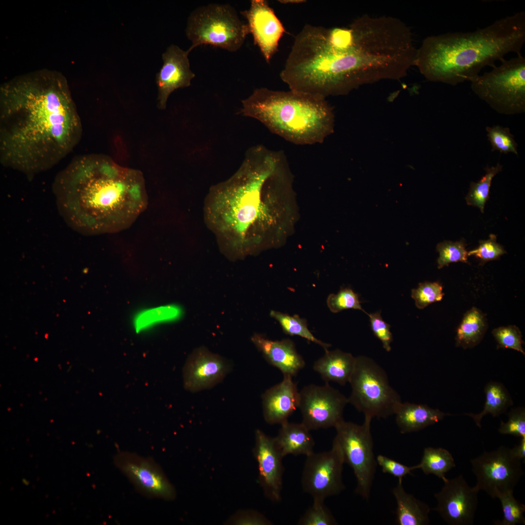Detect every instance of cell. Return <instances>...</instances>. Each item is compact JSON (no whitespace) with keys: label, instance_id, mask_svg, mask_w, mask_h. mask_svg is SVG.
Listing matches in <instances>:
<instances>
[{"label":"cell","instance_id":"26","mask_svg":"<svg viewBox=\"0 0 525 525\" xmlns=\"http://www.w3.org/2000/svg\"><path fill=\"white\" fill-rule=\"evenodd\" d=\"M485 402L482 411L478 414L465 413L471 417L475 424L481 427V420L484 416L490 414L497 417L505 412L512 404V401L504 385L497 382H490L484 388Z\"/></svg>","mask_w":525,"mask_h":525},{"label":"cell","instance_id":"13","mask_svg":"<svg viewBox=\"0 0 525 525\" xmlns=\"http://www.w3.org/2000/svg\"><path fill=\"white\" fill-rule=\"evenodd\" d=\"M115 464L141 494L153 498L171 500L175 489L160 466L150 457L122 452L115 457Z\"/></svg>","mask_w":525,"mask_h":525},{"label":"cell","instance_id":"31","mask_svg":"<svg viewBox=\"0 0 525 525\" xmlns=\"http://www.w3.org/2000/svg\"><path fill=\"white\" fill-rule=\"evenodd\" d=\"M513 492L508 491L499 494L497 497L501 502L503 518L501 521L494 522L497 525H515L525 524L524 513L525 506L515 499Z\"/></svg>","mask_w":525,"mask_h":525},{"label":"cell","instance_id":"19","mask_svg":"<svg viewBox=\"0 0 525 525\" xmlns=\"http://www.w3.org/2000/svg\"><path fill=\"white\" fill-rule=\"evenodd\" d=\"M299 391L292 377L283 375L282 381L267 390L262 396L264 418L270 424H280L298 407Z\"/></svg>","mask_w":525,"mask_h":525},{"label":"cell","instance_id":"20","mask_svg":"<svg viewBox=\"0 0 525 525\" xmlns=\"http://www.w3.org/2000/svg\"><path fill=\"white\" fill-rule=\"evenodd\" d=\"M251 340L266 361L283 375L295 376L305 366L303 358L290 339L272 340L256 333L252 336Z\"/></svg>","mask_w":525,"mask_h":525},{"label":"cell","instance_id":"17","mask_svg":"<svg viewBox=\"0 0 525 525\" xmlns=\"http://www.w3.org/2000/svg\"><path fill=\"white\" fill-rule=\"evenodd\" d=\"M189 53L172 44L162 54L163 64L156 78L158 108H166L168 99L175 90L190 86L195 74L190 69Z\"/></svg>","mask_w":525,"mask_h":525},{"label":"cell","instance_id":"35","mask_svg":"<svg viewBox=\"0 0 525 525\" xmlns=\"http://www.w3.org/2000/svg\"><path fill=\"white\" fill-rule=\"evenodd\" d=\"M361 303L358 295L350 288H342L337 294L329 295L327 299V306L333 313L352 309L361 310L368 314L363 309Z\"/></svg>","mask_w":525,"mask_h":525},{"label":"cell","instance_id":"11","mask_svg":"<svg viewBox=\"0 0 525 525\" xmlns=\"http://www.w3.org/2000/svg\"><path fill=\"white\" fill-rule=\"evenodd\" d=\"M344 463L341 448L335 439L330 450L306 456L301 476L303 490L313 500L323 501L340 493L345 489L342 479Z\"/></svg>","mask_w":525,"mask_h":525},{"label":"cell","instance_id":"33","mask_svg":"<svg viewBox=\"0 0 525 525\" xmlns=\"http://www.w3.org/2000/svg\"><path fill=\"white\" fill-rule=\"evenodd\" d=\"M486 130L492 151H498L505 154L512 153L518 155L517 144L508 128L495 125L487 126Z\"/></svg>","mask_w":525,"mask_h":525},{"label":"cell","instance_id":"15","mask_svg":"<svg viewBox=\"0 0 525 525\" xmlns=\"http://www.w3.org/2000/svg\"><path fill=\"white\" fill-rule=\"evenodd\" d=\"M241 13L247 20L255 44L269 63L285 32L283 25L266 0H251L249 9Z\"/></svg>","mask_w":525,"mask_h":525},{"label":"cell","instance_id":"3","mask_svg":"<svg viewBox=\"0 0 525 525\" xmlns=\"http://www.w3.org/2000/svg\"><path fill=\"white\" fill-rule=\"evenodd\" d=\"M285 156L282 151L252 146L237 171L210 188L205 205L206 220L229 252L240 256L247 253L254 231L269 220L264 202L266 182Z\"/></svg>","mask_w":525,"mask_h":525},{"label":"cell","instance_id":"29","mask_svg":"<svg viewBox=\"0 0 525 525\" xmlns=\"http://www.w3.org/2000/svg\"><path fill=\"white\" fill-rule=\"evenodd\" d=\"M270 316L278 321L284 333L293 336L298 335L321 346L325 351L331 346L316 338L309 330L306 320L295 315H290L280 312L272 310Z\"/></svg>","mask_w":525,"mask_h":525},{"label":"cell","instance_id":"23","mask_svg":"<svg viewBox=\"0 0 525 525\" xmlns=\"http://www.w3.org/2000/svg\"><path fill=\"white\" fill-rule=\"evenodd\" d=\"M281 425L275 438L276 446L284 457L288 455L308 456L314 452L315 440L306 426L287 421Z\"/></svg>","mask_w":525,"mask_h":525},{"label":"cell","instance_id":"18","mask_svg":"<svg viewBox=\"0 0 525 525\" xmlns=\"http://www.w3.org/2000/svg\"><path fill=\"white\" fill-rule=\"evenodd\" d=\"M228 370V364L221 357L198 349L190 356L184 367V386L192 392L209 388L220 382Z\"/></svg>","mask_w":525,"mask_h":525},{"label":"cell","instance_id":"41","mask_svg":"<svg viewBox=\"0 0 525 525\" xmlns=\"http://www.w3.org/2000/svg\"><path fill=\"white\" fill-rule=\"evenodd\" d=\"M376 459L383 472L398 478L399 481H402L404 477L416 469V465L407 466L382 455H378Z\"/></svg>","mask_w":525,"mask_h":525},{"label":"cell","instance_id":"37","mask_svg":"<svg viewBox=\"0 0 525 525\" xmlns=\"http://www.w3.org/2000/svg\"><path fill=\"white\" fill-rule=\"evenodd\" d=\"M492 334L497 343V348L510 349L525 354L523 348L522 335L518 327L513 325L494 329Z\"/></svg>","mask_w":525,"mask_h":525},{"label":"cell","instance_id":"22","mask_svg":"<svg viewBox=\"0 0 525 525\" xmlns=\"http://www.w3.org/2000/svg\"><path fill=\"white\" fill-rule=\"evenodd\" d=\"M355 363L356 357L350 353L338 349L328 350L315 362L313 368L326 383L333 382L344 385L350 381Z\"/></svg>","mask_w":525,"mask_h":525},{"label":"cell","instance_id":"38","mask_svg":"<svg viewBox=\"0 0 525 525\" xmlns=\"http://www.w3.org/2000/svg\"><path fill=\"white\" fill-rule=\"evenodd\" d=\"M506 422L501 421L498 432L503 435H511L525 438V409L524 407L512 409L508 414Z\"/></svg>","mask_w":525,"mask_h":525},{"label":"cell","instance_id":"40","mask_svg":"<svg viewBox=\"0 0 525 525\" xmlns=\"http://www.w3.org/2000/svg\"><path fill=\"white\" fill-rule=\"evenodd\" d=\"M369 317L371 329L374 335L382 342L383 347L387 351L391 350V344L393 335L390 332V325L382 318L381 311L367 314Z\"/></svg>","mask_w":525,"mask_h":525},{"label":"cell","instance_id":"30","mask_svg":"<svg viewBox=\"0 0 525 525\" xmlns=\"http://www.w3.org/2000/svg\"><path fill=\"white\" fill-rule=\"evenodd\" d=\"M503 166L498 163L495 166L485 168L486 174L477 182H472L469 192L465 198L468 205L478 208L483 213L485 205L489 198L491 181L494 176L500 172Z\"/></svg>","mask_w":525,"mask_h":525},{"label":"cell","instance_id":"28","mask_svg":"<svg viewBox=\"0 0 525 525\" xmlns=\"http://www.w3.org/2000/svg\"><path fill=\"white\" fill-rule=\"evenodd\" d=\"M181 309L174 305H167L142 311L134 317L133 324L137 331L154 325L173 321L181 315Z\"/></svg>","mask_w":525,"mask_h":525},{"label":"cell","instance_id":"42","mask_svg":"<svg viewBox=\"0 0 525 525\" xmlns=\"http://www.w3.org/2000/svg\"><path fill=\"white\" fill-rule=\"evenodd\" d=\"M513 455L522 460L525 458V438H521L520 443L511 449Z\"/></svg>","mask_w":525,"mask_h":525},{"label":"cell","instance_id":"36","mask_svg":"<svg viewBox=\"0 0 525 525\" xmlns=\"http://www.w3.org/2000/svg\"><path fill=\"white\" fill-rule=\"evenodd\" d=\"M442 290L439 282L425 281L419 283L417 288L412 290L411 297L416 307L422 309L432 303L440 301L444 296Z\"/></svg>","mask_w":525,"mask_h":525},{"label":"cell","instance_id":"27","mask_svg":"<svg viewBox=\"0 0 525 525\" xmlns=\"http://www.w3.org/2000/svg\"><path fill=\"white\" fill-rule=\"evenodd\" d=\"M425 474H433L443 482L448 479L445 474L455 467L454 459L451 453L442 448H425L420 462L416 465Z\"/></svg>","mask_w":525,"mask_h":525},{"label":"cell","instance_id":"7","mask_svg":"<svg viewBox=\"0 0 525 525\" xmlns=\"http://www.w3.org/2000/svg\"><path fill=\"white\" fill-rule=\"evenodd\" d=\"M249 33L247 23L241 21L230 6L212 4L200 7L188 18L186 34L192 44L188 51L205 44L235 52Z\"/></svg>","mask_w":525,"mask_h":525},{"label":"cell","instance_id":"12","mask_svg":"<svg viewBox=\"0 0 525 525\" xmlns=\"http://www.w3.org/2000/svg\"><path fill=\"white\" fill-rule=\"evenodd\" d=\"M348 403V398L328 383L306 385L299 391L301 422L310 431L335 427L344 420Z\"/></svg>","mask_w":525,"mask_h":525},{"label":"cell","instance_id":"39","mask_svg":"<svg viewBox=\"0 0 525 525\" xmlns=\"http://www.w3.org/2000/svg\"><path fill=\"white\" fill-rule=\"evenodd\" d=\"M506 252L503 247L496 242V237L490 234L489 239L479 241L478 247L468 252V255H473L482 262L497 260Z\"/></svg>","mask_w":525,"mask_h":525},{"label":"cell","instance_id":"14","mask_svg":"<svg viewBox=\"0 0 525 525\" xmlns=\"http://www.w3.org/2000/svg\"><path fill=\"white\" fill-rule=\"evenodd\" d=\"M478 491L468 485L462 475L444 482L441 490L435 493L437 511L450 525L473 524L478 505Z\"/></svg>","mask_w":525,"mask_h":525},{"label":"cell","instance_id":"2","mask_svg":"<svg viewBox=\"0 0 525 525\" xmlns=\"http://www.w3.org/2000/svg\"><path fill=\"white\" fill-rule=\"evenodd\" d=\"M52 189L65 222L87 235L127 229L148 205L141 172L103 154L73 158L57 174Z\"/></svg>","mask_w":525,"mask_h":525},{"label":"cell","instance_id":"21","mask_svg":"<svg viewBox=\"0 0 525 525\" xmlns=\"http://www.w3.org/2000/svg\"><path fill=\"white\" fill-rule=\"evenodd\" d=\"M396 422L402 434L418 432L452 415L427 405L401 402L395 413Z\"/></svg>","mask_w":525,"mask_h":525},{"label":"cell","instance_id":"6","mask_svg":"<svg viewBox=\"0 0 525 525\" xmlns=\"http://www.w3.org/2000/svg\"><path fill=\"white\" fill-rule=\"evenodd\" d=\"M349 383L351 391L348 403L363 413L365 419H385L394 415L402 402L398 392L390 385L385 371L368 357H356Z\"/></svg>","mask_w":525,"mask_h":525},{"label":"cell","instance_id":"43","mask_svg":"<svg viewBox=\"0 0 525 525\" xmlns=\"http://www.w3.org/2000/svg\"><path fill=\"white\" fill-rule=\"evenodd\" d=\"M279 1H280V2L283 3H293L303 2L305 1L301 0H279Z\"/></svg>","mask_w":525,"mask_h":525},{"label":"cell","instance_id":"16","mask_svg":"<svg viewBox=\"0 0 525 525\" xmlns=\"http://www.w3.org/2000/svg\"><path fill=\"white\" fill-rule=\"evenodd\" d=\"M255 439L254 454L258 463L260 483L269 499L279 502L282 489L283 457L276 446L274 438L257 430Z\"/></svg>","mask_w":525,"mask_h":525},{"label":"cell","instance_id":"8","mask_svg":"<svg viewBox=\"0 0 525 525\" xmlns=\"http://www.w3.org/2000/svg\"><path fill=\"white\" fill-rule=\"evenodd\" d=\"M471 81V88L499 113L513 115L525 111V58L521 54Z\"/></svg>","mask_w":525,"mask_h":525},{"label":"cell","instance_id":"34","mask_svg":"<svg viewBox=\"0 0 525 525\" xmlns=\"http://www.w3.org/2000/svg\"><path fill=\"white\" fill-rule=\"evenodd\" d=\"M298 525H335L334 516L324 504V501L314 499L312 505L298 522Z\"/></svg>","mask_w":525,"mask_h":525},{"label":"cell","instance_id":"1","mask_svg":"<svg viewBox=\"0 0 525 525\" xmlns=\"http://www.w3.org/2000/svg\"><path fill=\"white\" fill-rule=\"evenodd\" d=\"M0 162L33 176L72 152L83 128L67 84L60 79L25 78L0 88Z\"/></svg>","mask_w":525,"mask_h":525},{"label":"cell","instance_id":"9","mask_svg":"<svg viewBox=\"0 0 525 525\" xmlns=\"http://www.w3.org/2000/svg\"><path fill=\"white\" fill-rule=\"evenodd\" d=\"M371 420L362 424L343 420L335 426L334 438L340 446L344 462L352 469L356 479L355 492L368 500L377 463L373 452Z\"/></svg>","mask_w":525,"mask_h":525},{"label":"cell","instance_id":"24","mask_svg":"<svg viewBox=\"0 0 525 525\" xmlns=\"http://www.w3.org/2000/svg\"><path fill=\"white\" fill-rule=\"evenodd\" d=\"M396 502V522L398 525H426L430 522L431 509L426 503L407 493L402 481H398L392 490Z\"/></svg>","mask_w":525,"mask_h":525},{"label":"cell","instance_id":"10","mask_svg":"<svg viewBox=\"0 0 525 525\" xmlns=\"http://www.w3.org/2000/svg\"><path fill=\"white\" fill-rule=\"evenodd\" d=\"M521 461L513 455L511 449L504 446L484 452L470 461L477 480L474 487L493 498L501 493L513 492L524 475Z\"/></svg>","mask_w":525,"mask_h":525},{"label":"cell","instance_id":"32","mask_svg":"<svg viewBox=\"0 0 525 525\" xmlns=\"http://www.w3.org/2000/svg\"><path fill=\"white\" fill-rule=\"evenodd\" d=\"M437 250L439 253L437 260L438 268L454 262L468 263V252L464 240L453 242L444 241L438 244Z\"/></svg>","mask_w":525,"mask_h":525},{"label":"cell","instance_id":"4","mask_svg":"<svg viewBox=\"0 0 525 525\" xmlns=\"http://www.w3.org/2000/svg\"><path fill=\"white\" fill-rule=\"evenodd\" d=\"M525 42L522 11L474 32L427 37L417 50L414 65L429 81L455 86L471 81L486 66L494 67L509 52L521 54Z\"/></svg>","mask_w":525,"mask_h":525},{"label":"cell","instance_id":"25","mask_svg":"<svg viewBox=\"0 0 525 525\" xmlns=\"http://www.w3.org/2000/svg\"><path fill=\"white\" fill-rule=\"evenodd\" d=\"M487 329L486 319L478 309L472 307L464 315L455 335V346L473 348L482 340Z\"/></svg>","mask_w":525,"mask_h":525},{"label":"cell","instance_id":"5","mask_svg":"<svg viewBox=\"0 0 525 525\" xmlns=\"http://www.w3.org/2000/svg\"><path fill=\"white\" fill-rule=\"evenodd\" d=\"M240 113L298 145L323 142L334 130V115L326 98L290 90L256 89L242 101Z\"/></svg>","mask_w":525,"mask_h":525}]
</instances>
